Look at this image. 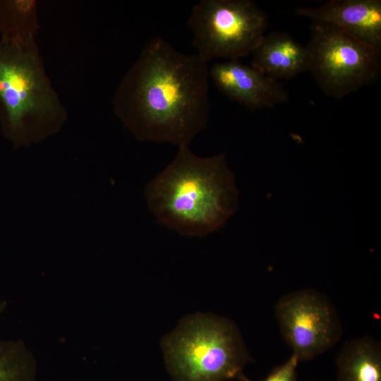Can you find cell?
<instances>
[{"instance_id":"8","label":"cell","mask_w":381,"mask_h":381,"mask_svg":"<svg viewBox=\"0 0 381 381\" xmlns=\"http://www.w3.org/2000/svg\"><path fill=\"white\" fill-rule=\"evenodd\" d=\"M209 75L220 92L252 110L272 108L289 99L282 83L238 59L212 64Z\"/></svg>"},{"instance_id":"1","label":"cell","mask_w":381,"mask_h":381,"mask_svg":"<svg viewBox=\"0 0 381 381\" xmlns=\"http://www.w3.org/2000/svg\"><path fill=\"white\" fill-rule=\"evenodd\" d=\"M209 79L207 62L154 37L119 83L114 111L140 141L188 146L207 126Z\"/></svg>"},{"instance_id":"5","label":"cell","mask_w":381,"mask_h":381,"mask_svg":"<svg viewBox=\"0 0 381 381\" xmlns=\"http://www.w3.org/2000/svg\"><path fill=\"white\" fill-rule=\"evenodd\" d=\"M309 71L329 97L341 99L375 82L381 71V49L334 26L312 23Z\"/></svg>"},{"instance_id":"4","label":"cell","mask_w":381,"mask_h":381,"mask_svg":"<svg viewBox=\"0 0 381 381\" xmlns=\"http://www.w3.org/2000/svg\"><path fill=\"white\" fill-rule=\"evenodd\" d=\"M175 381L236 378L250 357L237 327L222 318L196 315L183 321L164 342Z\"/></svg>"},{"instance_id":"6","label":"cell","mask_w":381,"mask_h":381,"mask_svg":"<svg viewBox=\"0 0 381 381\" xmlns=\"http://www.w3.org/2000/svg\"><path fill=\"white\" fill-rule=\"evenodd\" d=\"M188 23L196 54L208 62L251 54L265 35L267 18L250 0H201L193 6Z\"/></svg>"},{"instance_id":"2","label":"cell","mask_w":381,"mask_h":381,"mask_svg":"<svg viewBox=\"0 0 381 381\" xmlns=\"http://www.w3.org/2000/svg\"><path fill=\"white\" fill-rule=\"evenodd\" d=\"M150 211L182 236L203 237L220 229L238 207L234 174L224 154L200 157L179 147L174 160L145 187Z\"/></svg>"},{"instance_id":"9","label":"cell","mask_w":381,"mask_h":381,"mask_svg":"<svg viewBox=\"0 0 381 381\" xmlns=\"http://www.w3.org/2000/svg\"><path fill=\"white\" fill-rule=\"evenodd\" d=\"M312 23L334 26L381 49L380 0H331L314 8H298Z\"/></svg>"},{"instance_id":"13","label":"cell","mask_w":381,"mask_h":381,"mask_svg":"<svg viewBox=\"0 0 381 381\" xmlns=\"http://www.w3.org/2000/svg\"><path fill=\"white\" fill-rule=\"evenodd\" d=\"M37 361L20 340L0 339V381H37Z\"/></svg>"},{"instance_id":"7","label":"cell","mask_w":381,"mask_h":381,"mask_svg":"<svg viewBox=\"0 0 381 381\" xmlns=\"http://www.w3.org/2000/svg\"><path fill=\"white\" fill-rule=\"evenodd\" d=\"M274 313L284 340L299 362L310 361L329 350L342 334L332 303L312 289L282 296L275 305Z\"/></svg>"},{"instance_id":"15","label":"cell","mask_w":381,"mask_h":381,"mask_svg":"<svg viewBox=\"0 0 381 381\" xmlns=\"http://www.w3.org/2000/svg\"><path fill=\"white\" fill-rule=\"evenodd\" d=\"M6 306V303L4 301L0 300V315L4 311Z\"/></svg>"},{"instance_id":"12","label":"cell","mask_w":381,"mask_h":381,"mask_svg":"<svg viewBox=\"0 0 381 381\" xmlns=\"http://www.w3.org/2000/svg\"><path fill=\"white\" fill-rule=\"evenodd\" d=\"M36 0H14L4 4L2 27L9 37L8 44L23 45L36 41L40 29Z\"/></svg>"},{"instance_id":"10","label":"cell","mask_w":381,"mask_h":381,"mask_svg":"<svg viewBox=\"0 0 381 381\" xmlns=\"http://www.w3.org/2000/svg\"><path fill=\"white\" fill-rule=\"evenodd\" d=\"M251 54V66L277 80L308 71V47L286 33L272 32L265 35Z\"/></svg>"},{"instance_id":"14","label":"cell","mask_w":381,"mask_h":381,"mask_svg":"<svg viewBox=\"0 0 381 381\" xmlns=\"http://www.w3.org/2000/svg\"><path fill=\"white\" fill-rule=\"evenodd\" d=\"M298 363V358L292 353L284 363L273 368L269 375L260 381H297L296 369ZM236 379L240 381H253L243 373H240Z\"/></svg>"},{"instance_id":"3","label":"cell","mask_w":381,"mask_h":381,"mask_svg":"<svg viewBox=\"0 0 381 381\" xmlns=\"http://www.w3.org/2000/svg\"><path fill=\"white\" fill-rule=\"evenodd\" d=\"M0 108L5 134L18 147L49 138L67 121L36 41L0 47Z\"/></svg>"},{"instance_id":"11","label":"cell","mask_w":381,"mask_h":381,"mask_svg":"<svg viewBox=\"0 0 381 381\" xmlns=\"http://www.w3.org/2000/svg\"><path fill=\"white\" fill-rule=\"evenodd\" d=\"M337 381H381V345L374 338L352 339L336 360Z\"/></svg>"}]
</instances>
